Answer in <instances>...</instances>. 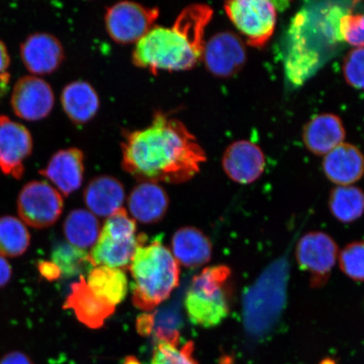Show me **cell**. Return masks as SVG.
<instances>
[{"label":"cell","mask_w":364,"mask_h":364,"mask_svg":"<svg viewBox=\"0 0 364 364\" xmlns=\"http://www.w3.org/2000/svg\"><path fill=\"white\" fill-rule=\"evenodd\" d=\"M206 153L183 122L163 112L151 124L127 133L122 143L124 170L141 181L179 184L192 179Z\"/></svg>","instance_id":"obj_1"},{"label":"cell","mask_w":364,"mask_h":364,"mask_svg":"<svg viewBox=\"0 0 364 364\" xmlns=\"http://www.w3.org/2000/svg\"><path fill=\"white\" fill-rule=\"evenodd\" d=\"M213 16L208 4L185 7L171 26H154L136 43L132 61L154 75L192 70L202 61L205 31Z\"/></svg>","instance_id":"obj_2"},{"label":"cell","mask_w":364,"mask_h":364,"mask_svg":"<svg viewBox=\"0 0 364 364\" xmlns=\"http://www.w3.org/2000/svg\"><path fill=\"white\" fill-rule=\"evenodd\" d=\"M148 242V236L139 235V245L129 266L133 303L144 311H151L170 297L179 285V262L161 238Z\"/></svg>","instance_id":"obj_3"},{"label":"cell","mask_w":364,"mask_h":364,"mask_svg":"<svg viewBox=\"0 0 364 364\" xmlns=\"http://www.w3.org/2000/svg\"><path fill=\"white\" fill-rule=\"evenodd\" d=\"M230 279V268L225 265L205 268L194 277L184 301L193 325L211 328L229 316Z\"/></svg>","instance_id":"obj_4"},{"label":"cell","mask_w":364,"mask_h":364,"mask_svg":"<svg viewBox=\"0 0 364 364\" xmlns=\"http://www.w3.org/2000/svg\"><path fill=\"white\" fill-rule=\"evenodd\" d=\"M136 230V221L125 208H122L109 216L89 254L94 267L106 266L129 269L139 245Z\"/></svg>","instance_id":"obj_5"},{"label":"cell","mask_w":364,"mask_h":364,"mask_svg":"<svg viewBox=\"0 0 364 364\" xmlns=\"http://www.w3.org/2000/svg\"><path fill=\"white\" fill-rule=\"evenodd\" d=\"M225 11L247 43L252 48H263L276 28L277 11L267 0H234L225 4Z\"/></svg>","instance_id":"obj_6"},{"label":"cell","mask_w":364,"mask_h":364,"mask_svg":"<svg viewBox=\"0 0 364 364\" xmlns=\"http://www.w3.org/2000/svg\"><path fill=\"white\" fill-rule=\"evenodd\" d=\"M159 16L157 7L121 1L107 8L105 26L114 42L122 45L138 43L153 28Z\"/></svg>","instance_id":"obj_7"},{"label":"cell","mask_w":364,"mask_h":364,"mask_svg":"<svg viewBox=\"0 0 364 364\" xmlns=\"http://www.w3.org/2000/svg\"><path fill=\"white\" fill-rule=\"evenodd\" d=\"M22 222L35 229L55 224L63 210V196L46 181H33L23 186L17 199Z\"/></svg>","instance_id":"obj_8"},{"label":"cell","mask_w":364,"mask_h":364,"mask_svg":"<svg viewBox=\"0 0 364 364\" xmlns=\"http://www.w3.org/2000/svg\"><path fill=\"white\" fill-rule=\"evenodd\" d=\"M338 247L329 235L311 231L299 240L296 259L301 269L308 273L312 287L327 283L338 258Z\"/></svg>","instance_id":"obj_9"},{"label":"cell","mask_w":364,"mask_h":364,"mask_svg":"<svg viewBox=\"0 0 364 364\" xmlns=\"http://www.w3.org/2000/svg\"><path fill=\"white\" fill-rule=\"evenodd\" d=\"M202 61L211 75L230 78L247 62V49L239 36L222 31L205 42Z\"/></svg>","instance_id":"obj_10"},{"label":"cell","mask_w":364,"mask_h":364,"mask_svg":"<svg viewBox=\"0 0 364 364\" xmlns=\"http://www.w3.org/2000/svg\"><path fill=\"white\" fill-rule=\"evenodd\" d=\"M33 147V138L24 125L0 116V170L4 174L21 180Z\"/></svg>","instance_id":"obj_11"},{"label":"cell","mask_w":364,"mask_h":364,"mask_svg":"<svg viewBox=\"0 0 364 364\" xmlns=\"http://www.w3.org/2000/svg\"><path fill=\"white\" fill-rule=\"evenodd\" d=\"M55 97L51 86L36 76H25L17 81L11 95L14 112L23 120L36 122L53 111Z\"/></svg>","instance_id":"obj_12"},{"label":"cell","mask_w":364,"mask_h":364,"mask_svg":"<svg viewBox=\"0 0 364 364\" xmlns=\"http://www.w3.org/2000/svg\"><path fill=\"white\" fill-rule=\"evenodd\" d=\"M222 166L231 181L249 185L263 174L266 158L257 144L247 140L235 141L223 154Z\"/></svg>","instance_id":"obj_13"},{"label":"cell","mask_w":364,"mask_h":364,"mask_svg":"<svg viewBox=\"0 0 364 364\" xmlns=\"http://www.w3.org/2000/svg\"><path fill=\"white\" fill-rule=\"evenodd\" d=\"M21 57L31 74L50 75L55 72L65 60V50L55 36L36 33L28 36L22 43Z\"/></svg>","instance_id":"obj_14"},{"label":"cell","mask_w":364,"mask_h":364,"mask_svg":"<svg viewBox=\"0 0 364 364\" xmlns=\"http://www.w3.org/2000/svg\"><path fill=\"white\" fill-rule=\"evenodd\" d=\"M39 173L68 197L80 189L84 181V153L78 148L59 150Z\"/></svg>","instance_id":"obj_15"},{"label":"cell","mask_w":364,"mask_h":364,"mask_svg":"<svg viewBox=\"0 0 364 364\" xmlns=\"http://www.w3.org/2000/svg\"><path fill=\"white\" fill-rule=\"evenodd\" d=\"M63 309H72L79 321L90 329L101 328L115 312V306L97 297L90 290L84 277L70 287Z\"/></svg>","instance_id":"obj_16"},{"label":"cell","mask_w":364,"mask_h":364,"mask_svg":"<svg viewBox=\"0 0 364 364\" xmlns=\"http://www.w3.org/2000/svg\"><path fill=\"white\" fill-rule=\"evenodd\" d=\"M170 200L165 189L156 182L141 181L132 191L129 208L134 220L145 225L157 224L166 216Z\"/></svg>","instance_id":"obj_17"},{"label":"cell","mask_w":364,"mask_h":364,"mask_svg":"<svg viewBox=\"0 0 364 364\" xmlns=\"http://www.w3.org/2000/svg\"><path fill=\"white\" fill-rule=\"evenodd\" d=\"M346 131L343 121L331 113L321 114L304 126L303 141L306 147L316 156H326L343 143Z\"/></svg>","instance_id":"obj_18"},{"label":"cell","mask_w":364,"mask_h":364,"mask_svg":"<svg viewBox=\"0 0 364 364\" xmlns=\"http://www.w3.org/2000/svg\"><path fill=\"white\" fill-rule=\"evenodd\" d=\"M323 171L338 186H352L364 174V156L358 147L343 143L325 156Z\"/></svg>","instance_id":"obj_19"},{"label":"cell","mask_w":364,"mask_h":364,"mask_svg":"<svg viewBox=\"0 0 364 364\" xmlns=\"http://www.w3.org/2000/svg\"><path fill=\"white\" fill-rule=\"evenodd\" d=\"M125 189L119 180L111 176L95 177L86 186L84 201L93 215L109 217L122 208Z\"/></svg>","instance_id":"obj_20"},{"label":"cell","mask_w":364,"mask_h":364,"mask_svg":"<svg viewBox=\"0 0 364 364\" xmlns=\"http://www.w3.org/2000/svg\"><path fill=\"white\" fill-rule=\"evenodd\" d=\"M61 103L68 117L76 124L93 120L101 106L97 90L85 80L68 84L62 91Z\"/></svg>","instance_id":"obj_21"},{"label":"cell","mask_w":364,"mask_h":364,"mask_svg":"<svg viewBox=\"0 0 364 364\" xmlns=\"http://www.w3.org/2000/svg\"><path fill=\"white\" fill-rule=\"evenodd\" d=\"M173 256L186 267H198L211 260L213 247L210 240L194 227L177 230L171 240Z\"/></svg>","instance_id":"obj_22"},{"label":"cell","mask_w":364,"mask_h":364,"mask_svg":"<svg viewBox=\"0 0 364 364\" xmlns=\"http://www.w3.org/2000/svg\"><path fill=\"white\" fill-rule=\"evenodd\" d=\"M86 283L97 297L115 307L124 301L129 291V280L119 268L95 267L88 273Z\"/></svg>","instance_id":"obj_23"},{"label":"cell","mask_w":364,"mask_h":364,"mask_svg":"<svg viewBox=\"0 0 364 364\" xmlns=\"http://www.w3.org/2000/svg\"><path fill=\"white\" fill-rule=\"evenodd\" d=\"M63 233L68 243L85 250L97 243L101 234V226L92 213L85 209H75L68 213L63 223Z\"/></svg>","instance_id":"obj_24"},{"label":"cell","mask_w":364,"mask_h":364,"mask_svg":"<svg viewBox=\"0 0 364 364\" xmlns=\"http://www.w3.org/2000/svg\"><path fill=\"white\" fill-rule=\"evenodd\" d=\"M331 215L343 224H351L364 213V193L353 186H338L329 197Z\"/></svg>","instance_id":"obj_25"},{"label":"cell","mask_w":364,"mask_h":364,"mask_svg":"<svg viewBox=\"0 0 364 364\" xmlns=\"http://www.w3.org/2000/svg\"><path fill=\"white\" fill-rule=\"evenodd\" d=\"M31 235L24 223L16 217L0 218V256L18 257L29 248Z\"/></svg>","instance_id":"obj_26"},{"label":"cell","mask_w":364,"mask_h":364,"mask_svg":"<svg viewBox=\"0 0 364 364\" xmlns=\"http://www.w3.org/2000/svg\"><path fill=\"white\" fill-rule=\"evenodd\" d=\"M53 262L56 264L62 274L66 277L80 275L88 273L94 267L90 260L89 253L70 243H62L53 249Z\"/></svg>","instance_id":"obj_27"},{"label":"cell","mask_w":364,"mask_h":364,"mask_svg":"<svg viewBox=\"0 0 364 364\" xmlns=\"http://www.w3.org/2000/svg\"><path fill=\"white\" fill-rule=\"evenodd\" d=\"M341 272L356 282H364V241H355L338 254Z\"/></svg>","instance_id":"obj_28"},{"label":"cell","mask_w":364,"mask_h":364,"mask_svg":"<svg viewBox=\"0 0 364 364\" xmlns=\"http://www.w3.org/2000/svg\"><path fill=\"white\" fill-rule=\"evenodd\" d=\"M193 352V341H188L180 349L170 343H159L150 364H198Z\"/></svg>","instance_id":"obj_29"},{"label":"cell","mask_w":364,"mask_h":364,"mask_svg":"<svg viewBox=\"0 0 364 364\" xmlns=\"http://www.w3.org/2000/svg\"><path fill=\"white\" fill-rule=\"evenodd\" d=\"M180 317L172 311L161 312L158 315L154 312V325L153 333L159 343H170L178 346L180 343Z\"/></svg>","instance_id":"obj_30"},{"label":"cell","mask_w":364,"mask_h":364,"mask_svg":"<svg viewBox=\"0 0 364 364\" xmlns=\"http://www.w3.org/2000/svg\"><path fill=\"white\" fill-rule=\"evenodd\" d=\"M340 39L355 48H364V14H346L338 21Z\"/></svg>","instance_id":"obj_31"},{"label":"cell","mask_w":364,"mask_h":364,"mask_svg":"<svg viewBox=\"0 0 364 364\" xmlns=\"http://www.w3.org/2000/svg\"><path fill=\"white\" fill-rule=\"evenodd\" d=\"M343 76L353 88L364 90V48H354L343 60Z\"/></svg>","instance_id":"obj_32"},{"label":"cell","mask_w":364,"mask_h":364,"mask_svg":"<svg viewBox=\"0 0 364 364\" xmlns=\"http://www.w3.org/2000/svg\"><path fill=\"white\" fill-rule=\"evenodd\" d=\"M154 325V312L144 313L136 318V329L144 338L151 336Z\"/></svg>","instance_id":"obj_33"},{"label":"cell","mask_w":364,"mask_h":364,"mask_svg":"<svg viewBox=\"0 0 364 364\" xmlns=\"http://www.w3.org/2000/svg\"><path fill=\"white\" fill-rule=\"evenodd\" d=\"M38 270L46 279L53 281L61 277L62 273L56 264L53 262H42L39 263Z\"/></svg>","instance_id":"obj_34"},{"label":"cell","mask_w":364,"mask_h":364,"mask_svg":"<svg viewBox=\"0 0 364 364\" xmlns=\"http://www.w3.org/2000/svg\"><path fill=\"white\" fill-rule=\"evenodd\" d=\"M0 364H33V363L23 353L11 352L0 359Z\"/></svg>","instance_id":"obj_35"},{"label":"cell","mask_w":364,"mask_h":364,"mask_svg":"<svg viewBox=\"0 0 364 364\" xmlns=\"http://www.w3.org/2000/svg\"><path fill=\"white\" fill-rule=\"evenodd\" d=\"M12 277V269L6 259L0 256V289L10 282Z\"/></svg>","instance_id":"obj_36"},{"label":"cell","mask_w":364,"mask_h":364,"mask_svg":"<svg viewBox=\"0 0 364 364\" xmlns=\"http://www.w3.org/2000/svg\"><path fill=\"white\" fill-rule=\"evenodd\" d=\"M10 63L11 58L6 45L0 40V79H2L4 76H6V75H8L6 70L9 66H10Z\"/></svg>","instance_id":"obj_37"},{"label":"cell","mask_w":364,"mask_h":364,"mask_svg":"<svg viewBox=\"0 0 364 364\" xmlns=\"http://www.w3.org/2000/svg\"><path fill=\"white\" fill-rule=\"evenodd\" d=\"M124 364H140V363L135 358L129 357L126 358Z\"/></svg>","instance_id":"obj_38"}]
</instances>
